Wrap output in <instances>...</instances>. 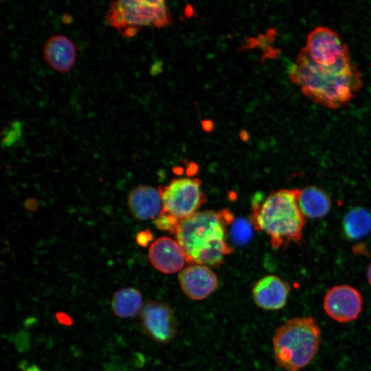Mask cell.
Wrapping results in <instances>:
<instances>
[{
  "label": "cell",
  "mask_w": 371,
  "mask_h": 371,
  "mask_svg": "<svg viewBox=\"0 0 371 371\" xmlns=\"http://www.w3.org/2000/svg\"><path fill=\"white\" fill-rule=\"evenodd\" d=\"M148 258L159 272L172 274L181 271L187 262L186 254L176 239L162 236L155 240L148 249Z\"/></svg>",
  "instance_id": "obj_11"
},
{
  "label": "cell",
  "mask_w": 371,
  "mask_h": 371,
  "mask_svg": "<svg viewBox=\"0 0 371 371\" xmlns=\"http://www.w3.org/2000/svg\"><path fill=\"white\" fill-rule=\"evenodd\" d=\"M298 204L304 215L311 218L324 217L331 207L330 196L316 186H308L300 190Z\"/></svg>",
  "instance_id": "obj_15"
},
{
  "label": "cell",
  "mask_w": 371,
  "mask_h": 371,
  "mask_svg": "<svg viewBox=\"0 0 371 371\" xmlns=\"http://www.w3.org/2000/svg\"><path fill=\"white\" fill-rule=\"evenodd\" d=\"M152 239L153 235L149 230L141 231L136 236L137 243L142 247H146Z\"/></svg>",
  "instance_id": "obj_21"
},
{
  "label": "cell",
  "mask_w": 371,
  "mask_h": 371,
  "mask_svg": "<svg viewBox=\"0 0 371 371\" xmlns=\"http://www.w3.org/2000/svg\"><path fill=\"white\" fill-rule=\"evenodd\" d=\"M201 126L203 129L206 132H211L214 128V123L211 120H201Z\"/></svg>",
  "instance_id": "obj_23"
},
{
  "label": "cell",
  "mask_w": 371,
  "mask_h": 371,
  "mask_svg": "<svg viewBox=\"0 0 371 371\" xmlns=\"http://www.w3.org/2000/svg\"><path fill=\"white\" fill-rule=\"evenodd\" d=\"M363 299L359 291L347 284L335 285L326 293L323 308L326 315L339 323L356 320L362 311Z\"/></svg>",
  "instance_id": "obj_8"
},
{
  "label": "cell",
  "mask_w": 371,
  "mask_h": 371,
  "mask_svg": "<svg viewBox=\"0 0 371 371\" xmlns=\"http://www.w3.org/2000/svg\"><path fill=\"white\" fill-rule=\"evenodd\" d=\"M182 291L192 300H202L214 293L218 287V280L207 266L192 264L178 276Z\"/></svg>",
  "instance_id": "obj_10"
},
{
  "label": "cell",
  "mask_w": 371,
  "mask_h": 371,
  "mask_svg": "<svg viewBox=\"0 0 371 371\" xmlns=\"http://www.w3.org/2000/svg\"><path fill=\"white\" fill-rule=\"evenodd\" d=\"M108 24L125 36H133L142 26L163 27L170 25L164 1L119 0L111 3L106 13Z\"/></svg>",
  "instance_id": "obj_5"
},
{
  "label": "cell",
  "mask_w": 371,
  "mask_h": 371,
  "mask_svg": "<svg viewBox=\"0 0 371 371\" xmlns=\"http://www.w3.org/2000/svg\"><path fill=\"white\" fill-rule=\"evenodd\" d=\"M233 221L234 215L227 209L196 212L180 221L173 234L183 249L187 262L212 267L222 264L232 252L226 232Z\"/></svg>",
  "instance_id": "obj_2"
},
{
  "label": "cell",
  "mask_w": 371,
  "mask_h": 371,
  "mask_svg": "<svg viewBox=\"0 0 371 371\" xmlns=\"http://www.w3.org/2000/svg\"><path fill=\"white\" fill-rule=\"evenodd\" d=\"M304 47L315 63L324 66L335 64L348 49L335 31L324 26L308 34Z\"/></svg>",
  "instance_id": "obj_9"
},
{
  "label": "cell",
  "mask_w": 371,
  "mask_h": 371,
  "mask_svg": "<svg viewBox=\"0 0 371 371\" xmlns=\"http://www.w3.org/2000/svg\"><path fill=\"white\" fill-rule=\"evenodd\" d=\"M161 194L163 212L179 221L195 214L206 197L199 178L182 177L172 179L165 186L158 188Z\"/></svg>",
  "instance_id": "obj_6"
},
{
  "label": "cell",
  "mask_w": 371,
  "mask_h": 371,
  "mask_svg": "<svg viewBox=\"0 0 371 371\" xmlns=\"http://www.w3.org/2000/svg\"><path fill=\"white\" fill-rule=\"evenodd\" d=\"M344 229L347 237L360 239L371 231V215L363 207H355L346 214Z\"/></svg>",
  "instance_id": "obj_17"
},
{
  "label": "cell",
  "mask_w": 371,
  "mask_h": 371,
  "mask_svg": "<svg viewBox=\"0 0 371 371\" xmlns=\"http://www.w3.org/2000/svg\"><path fill=\"white\" fill-rule=\"evenodd\" d=\"M141 292L133 287L122 288L114 293L111 307L115 316L122 319L135 317L143 306Z\"/></svg>",
  "instance_id": "obj_16"
},
{
  "label": "cell",
  "mask_w": 371,
  "mask_h": 371,
  "mask_svg": "<svg viewBox=\"0 0 371 371\" xmlns=\"http://www.w3.org/2000/svg\"><path fill=\"white\" fill-rule=\"evenodd\" d=\"M240 137L244 142L247 141L249 139V137L248 132L246 131L245 130L240 131Z\"/></svg>",
  "instance_id": "obj_24"
},
{
  "label": "cell",
  "mask_w": 371,
  "mask_h": 371,
  "mask_svg": "<svg viewBox=\"0 0 371 371\" xmlns=\"http://www.w3.org/2000/svg\"><path fill=\"white\" fill-rule=\"evenodd\" d=\"M10 126V128L6 130L7 135H5V143L16 139V137H17L21 135V126L19 122H12Z\"/></svg>",
  "instance_id": "obj_20"
},
{
  "label": "cell",
  "mask_w": 371,
  "mask_h": 371,
  "mask_svg": "<svg viewBox=\"0 0 371 371\" xmlns=\"http://www.w3.org/2000/svg\"><path fill=\"white\" fill-rule=\"evenodd\" d=\"M56 318L60 323L63 324L69 325L72 322L71 318L63 313L56 314Z\"/></svg>",
  "instance_id": "obj_22"
},
{
  "label": "cell",
  "mask_w": 371,
  "mask_h": 371,
  "mask_svg": "<svg viewBox=\"0 0 371 371\" xmlns=\"http://www.w3.org/2000/svg\"><path fill=\"white\" fill-rule=\"evenodd\" d=\"M131 214L137 220L155 219L163 211L159 188L150 186H139L131 190L127 198Z\"/></svg>",
  "instance_id": "obj_13"
},
{
  "label": "cell",
  "mask_w": 371,
  "mask_h": 371,
  "mask_svg": "<svg viewBox=\"0 0 371 371\" xmlns=\"http://www.w3.org/2000/svg\"><path fill=\"white\" fill-rule=\"evenodd\" d=\"M187 8V10H186V12H185L187 16L191 15V14H192V12H193L192 8L190 7V10H188V8Z\"/></svg>",
  "instance_id": "obj_26"
},
{
  "label": "cell",
  "mask_w": 371,
  "mask_h": 371,
  "mask_svg": "<svg viewBox=\"0 0 371 371\" xmlns=\"http://www.w3.org/2000/svg\"><path fill=\"white\" fill-rule=\"evenodd\" d=\"M300 192L297 188L280 189L265 197L258 193L253 199L251 223L268 235L274 249L302 240L306 217L298 204Z\"/></svg>",
  "instance_id": "obj_3"
},
{
  "label": "cell",
  "mask_w": 371,
  "mask_h": 371,
  "mask_svg": "<svg viewBox=\"0 0 371 371\" xmlns=\"http://www.w3.org/2000/svg\"><path fill=\"white\" fill-rule=\"evenodd\" d=\"M290 291L288 282L278 276L268 275L256 282L252 295L258 306L265 310L276 311L286 304Z\"/></svg>",
  "instance_id": "obj_12"
},
{
  "label": "cell",
  "mask_w": 371,
  "mask_h": 371,
  "mask_svg": "<svg viewBox=\"0 0 371 371\" xmlns=\"http://www.w3.org/2000/svg\"><path fill=\"white\" fill-rule=\"evenodd\" d=\"M43 58L54 70L61 74L67 73L76 62V49L68 37L55 34L45 42Z\"/></svg>",
  "instance_id": "obj_14"
},
{
  "label": "cell",
  "mask_w": 371,
  "mask_h": 371,
  "mask_svg": "<svg viewBox=\"0 0 371 371\" xmlns=\"http://www.w3.org/2000/svg\"><path fill=\"white\" fill-rule=\"evenodd\" d=\"M321 329L311 316L289 319L276 330L272 339L274 359L286 371H300L315 357L321 344Z\"/></svg>",
  "instance_id": "obj_4"
},
{
  "label": "cell",
  "mask_w": 371,
  "mask_h": 371,
  "mask_svg": "<svg viewBox=\"0 0 371 371\" xmlns=\"http://www.w3.org/2000/svg\"><path fill=\"white\" fill-rule=\"evenodd\" d=\"M288 74L306 97L330 109L348 104L363 85L362 73L351 61L348 49L335 64L324 66L315 63L303 47Z\"/></svg>",
  "instance_id": "obj_1"
},
{
  "label": "cell",
  "mask_w": 371,
  "mask_h": 371,
  "mask_svg": "<svg viewBox=\"0 0 371 371\" xmlns=\"http://www.w3.org/2000/svg\"><path fill=\"white\" fill-rule=\"evenodd\" d=\"M366 276H367V279H368V281L369 282V284L371 285V262L370 263L368 267V269H367V272H366Z\"/></svg>",
  "instance_id": "obj_25"
},
{
  "label": "cell",
  "mask_w": 371,
  "mask_h": 371,
  "mask_svg": "<svg viewBox=\"0 0 371 371\" xmlns=\"http://www.w3.org/2000/svg\"><path fill=\"white\" fill-rule=\"evenodd\" d=\"M144 332L154 341L166 344L175 335L176 320L172 308L166 303L148 300L139 313Z\"/></svg>",
  "instance_id": "obj_7"
},
{
  "label": "cell",
  "mask_w": 371,
  "mask_h": 371,
  "mask_svg": "<svg viewBox=\"0 0 371 371\" xmlns=\"http://www.w3.org/2000/svg\"><path fill=\"white\" fill-rule=\"evenodd\" d=\"M180 221L165 212H161L155 219L156 227L162 230L174 233Z\"/></svg>",
  "instance_id": "obj_19"
},
{
  "label": "cell",
  "mask_w": 371,
  "mask_h": 371,
  "mask_svg": "<svg viewBox=\"0 0 371 371\" xmlns=\"http://www.w3.org/2000/svg\"><path fill=\"white\" fill-rule=\"evenodd\" d=\"M232 238L238 245H243L250 240L252 236V229L247 221L238 218L232 223Z\"/></svg>",
  "instance_id": "obj_18"
}]
</instances>
